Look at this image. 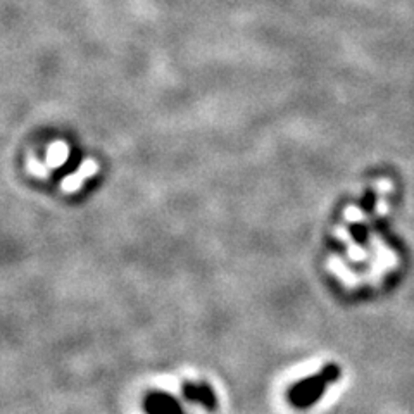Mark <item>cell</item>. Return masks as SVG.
<instances>
[{
  "label": "cell",
  "mask_w": 414,
  "mask_h": 414,
  "mask_svg": "<svg viewBox=\"0 0 414 414\" xmlns=\"http://www.w3.org/2000/svg\"><path fill=\"white\" fill-rule=\"evenodd\" d=\"M28 164H30V166H28V168H30V171L35 173V175H39V176H45V175H47V169L44 168V164H41L40 161L31 159Z\"/></svg>",
  "instance_id": "obj_6"
},
{
  "label": "cell",
  "mask_w": 414,
  "mask_h": 414,
  "mask_svg": "<svg viewBox=\"0 0 414 414\" xmlns=\"http://www.w3.org/2000/svg\"><path fill=\"white\" fill-rule=\"evenodd\" d=\"M69 157V145L62 140L51 143L47 151V166L49 168H61Z\"/></svg>",
  "instance_id": "obj_4"
},
{
  "label": "cell",
  "mask_w": 414,
  "mask_h": 414,
  "mask_svg": "<svg viewBox=\"0 0 414 414\" xmlns=\"http://www.w3.org/2000/svg\"><path fill=\"white\" fill-rule=\"evenodd\" d=\"M147 409L151 414H183L175 399H171L168 395H161V393L148 397Z\"/></svg>",
  "instance_id": "obj_2"
},
{
  "label": "cell",
  "mask_w": 414,
  "mask_h": 414,
  "mask_svg": "<svg viewBox=\"0 0 414 414\" xmlns=\"http://www.w3.org/2000/svg\"><path fill=\"white\" fill-rule=\"evenodd\" d=\"M185 395L188 399L197 400L206 408L213 409L214 404H216V399H214V393L209 388V385H196V383H186L185 385Z\"/></svg>",
  "instance_id": "obj_3"
},
{
  "label": "cell",
  "mask_w": 414,
  "mask_h": 414,
  "mask_svg": "<svg viewBox=\"0 0 414 414\" xmlns=\"http://www.w3.org/2000/svg\"><path fill=\"white\" fill-rule=\"evenodd\" d=\"M97 171H99V164L95 163L94 159H86L85 163H81V166H80V173L85 178L95 175Z\"/></svg>",
  "instance_id": "obj_5"
},
{
  "label": "cell",
  "mask_w": 414,
  "mask_h": 414,
  "mask_svg": "<svg viewBox=\"0 0 414 414\" xmlns=\"http://www.w3.org/2000/svg\"><path fill=\"white\" fill-rule=\"evenodd\" d=\"M338 368L337 366H326L321 373H318L313 378L304 380V382L297 383L296 388L290 392V399L296 405L306 408V405L313 404L318 397L321 395L325 387L338 378Z\"/></svg>",
  "instance_id": "obj_1"
}]
</instances>
